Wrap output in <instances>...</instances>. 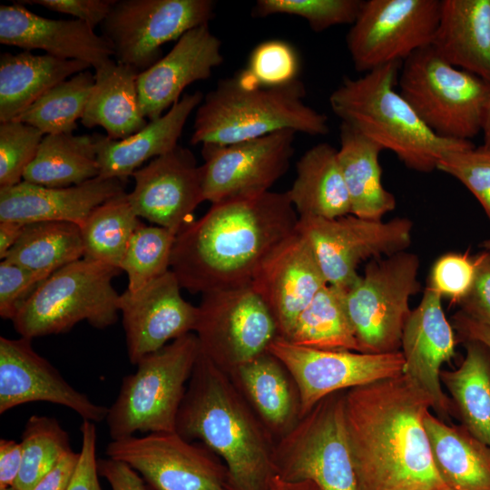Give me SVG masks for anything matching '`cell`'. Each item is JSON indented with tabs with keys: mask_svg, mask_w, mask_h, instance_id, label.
<instances>
[{
	"mask_svg": "<svg viewBox=\"0 0 490 490\" xmlns=\"http://www.w3.org/2000/svg\"><path fill=\"white\" fill-rule=\"evenodd\" d=\"M211 0H115L101 24L118 63L140 73L162 58V46L189 30L209 24Z\"/></svg>",
	"mask_w": 490,
	"mask_h": 490,
	"instance_id": "5bb4252c",
	"label": "cell"
},
{
	"mask_svg": "<svg viewBox=\"0 0 490 490\" xmlns=\"http://www.w3.org/2000/svg\"><path fill=\"white\" fill-rule=\"evenodd\" d=\"M299 69V58L290 44L269 40L252 51L247 69L239 75L249 83L274 87L297 80Z\"/></svg>",
	"mask_w": 490,
	"mask_h": 490,
	"instance_id": "ee69618b",
	"label": "cell"
},
{
	"mask_svg": "<svg viewBox=\"0 0 490 490\" xmlns=\"http://www.w3.org/2000/svg\"><path fill=\"white\" fill-rule=\"evenodd\" d=\"M338 158L348 191L351 214L381 220L396 208V198L383 185L379 155L383 149L341 122Z\"/></svg>",
	"mask_w": 490,
	"mask_h": 490,
	"instance_id": "1f68e13d",
	"label": "cell"
},
{
	"mask_svg": "<svg viewBox=\"0 0 490 490\" xmlns=\"http://www.w3.org/2000/svg\"><path fill=\"white\" fill-rule=\"evenodd\" d=\"M430 397L407 375L345 391L358 490H451L433 460L424 419Z\"/></svg>",
	"mask_w": 490,
	"mask_h": 490,
	"instance_id": "6da1fadb",
	"label": "cell"
},
{
	"mask_svg": "<svg viewBox=\"0 0 490 490\" xmlns=\"http://www.w3.org/2000/svg\"><path fill=\"white\" fill-rule=\"evenodd\" d=\"M475 269V257L467 253L448 252L433 264L427 284L442 298L460 304L473 286Z\"/></svg>",
	"mask_w": 490,
	"mask_h": 490,
	"instance_id": "bcb514c9",
	"label": "cell"
},
{
	"mask_svg": "<svg viewBox=\"0 0 490 490\" xmlns=\"http://www.w3.org/2000/svg\"><path fill=\"white\" fill-rule=\"evenodd\" d=\"M80 452L70 450L32 490H68L78 465Z\"/></svg>",
	"mask_w": 490,
	"mask_h": 490,
	"instance_id": "f5cc1de1",
	"label": "cell"
},
{
	"mask_svg": "<svg viewBox=\"0 0 490 490\" xmlns=\"http://www.w3.org/2000/svg\"><path fill=\"white\" fill-rule=\"evenodd\" d=\"M23 451L21 443L0 439V489L14 486L21 469Z\"/></svg>",
	"mask_w": 490,
	"mask_h": 490,
	"instance_id": "db71d44e",
	"label": "cell"
},
{
	"mask_svg": "<svg viewBox=\"0 0 490 490\" xmlns=\"http://www.w3.org/2000/svg\"><path fill=\"white\" fill-rule=\"evenodd\" d=\"M437 170L466 186L490 220V148L472 146L448 152L440 160Z\"/></svg>",
	"mask_w": 490,
	"mask_h": 490,
	"instance_id": "f6af8a7d",
	"label": "cell"
},
{
	"mask_svg": "<svg viewBox=\"0 0 490 490\" xmlns=\"http://www.w3.org/2000/svg\"><path fill=\"white\" fill-rule=\"evenodd\" d=\"M66 407L83 420L102 422L108 407L93 402L73 387L32 347V339L0 337V414L29 402Z\"/></svg>",
	"mask_w": 490,
	"mask_h": 490,
	"instance_id": "ffe728a7",
	"label": "cell"
},
{
	"mask_svg": "<svg viewBox=\"0 0 490 490\" xmlns=\"http://www.w3.org/2000/svg\"><path fill=\"white\" fill-rule=\"evenodd\" d=\"M271 490H319L312 482H286L275 475L271 483Z\"/></svg>",
	"mask_w": 490,
	"mask_h": 490,
	"instance_id": "6f0895ef",
	"label": "cell"
},
{
	"mask_svg": "<svg viewBox=\"0 0 490 490\" xmlns=\"http://www.w3.org/2000/svg\"><path fill=\"white\" fill-rule=\"evenodd\" d=\"M140 72L111 59L95 69L94 85L81 123L86 128L103 127L107 136L122 140L144 128L137 88Z\"/></svg>",
	"mask_w": 490,
	"mask_h": 490,
	"instance_id": "f1b7e54d",
	"label": "cell"
},
{
	"mask_svg": "<svg viewBox=\"0 0 490 490\" xmlns=\"http://www.w3.org/2000/svg\"><path fill=\"white\" fill-rule=\"evenodd\" d=\"M18 3L38 5L54 12L70 15L94 29L107 17L115 0H29Z\"/></svg>",
	"mask_w": 490,
	"mask_h": 490,
	"instance_id": "f907efd6",
	"label": "cell"
},
{
	"mask_svg": "<svg viewBox=\"0 0 490 490\" xmlns=\"http://www.w3.org/2000/svg\"><path fill=\"white\" fill-rule=\"evenodd\" d=\"M362 4L361 0H259L252 9V15L299 16L313 31L319 33L335 25L352 24Z\"/></svg>",
	"mask_w": 490,
	"mask_h": 490,
	"instance_id": "b9f144b4",
	"label": "cell"
},
{
	"mask_svg": "<svg viewBox=\"0 0 490 490\" xmlns=\"http://www.w3.org/2000/svg\"><path fill=\"white\" fill-rule=\"evenodd\" d=\"M285 339L310 348L360 352L346 307L345 289L328 284L320 289Z\"/></svg>",
	"mask_w": 490,
	"mask_h": 490,
	"instance_id": "d590c367",
	"label": "cell"
},
{
	"mask_svg": "<svg viewBox=\"0 0 490 490\" xmlns=\"http://www.w3.org/2000/svg\"><path fill=\"white\" fill-rule=\"evenodd\" d=\"M431 47L449 64L490 83V0H442Z\"/></svg>",
	"mask_w": 490,
	"mask_h": 490,
	"instance_id": "4316f807",
	"label": "cell"
},
{
	"mask_svg": "<svg viewBox=\"0 0 490 490\" xmlns=\"http://www.w3.org/2000/svg\"><path fill=\"white\" fill-rule=\"evenodd\" d=\"M345 391L319 401L276 442L275 475L319 490H358L344 416Z\"/></svg>",
	"mask_w": 490,
	"mask_h": 490,
	"instance_id": "30bf717a",
	"label": "cell"
},
{
	"mask_svg": "<svg viewBox=\"0 0 490 490\" xmlns=\"http://www.w3.org/2000/svg\"><path fill=\"white\" fill-rule=\"evenodd\" d=\"M418 257L406 250L371 260L347 289L345 302L362 353L400 351L410 297L421 290Z\"/></svg>",
	"mask_w": 490,
	"mask_h": 490,
	"instance_id": "9c48e42d",
	"label": "cell"
},
{
	"mask_svg": "<svg viewBox=\"0 0 490 490\" xmlns=\"http://www.w3.org/2000/svg\"><path fill=\"white\" fill-rule=\"evenodd\" d=\"M295 134L281 130L229 145L202 144L204 200L215 204L270 191L289 167Z\"/></svg>",
	"mask_w": 490,
	"mask_h": 490,
	"instance_id": "e0dca14e",
	"label": "cell"
},
{
	"mask_svg": "<svg viewBox=\"0 0 490 490\" xmlns=\"http://www.w3.org/2000/svg\"><path fill=\"white\" fill-rule=\"evenodd\" d=\"M482 132L484 134L483 145L490 148V100H489Z\"/></svg>",
	"mask_w": 490,
	"mask_h": 490,
	"instance_id": "680465c9",
	"label": "cell"
},
{
	"mask_svg": "<svg viewBox=\"0 0 490 490\" xmlns=\"http://www.w3.org/2000/svg\"><path fill=\"white\" fill-rule=\"evenodd\" d=\"M175 431L201 442L223 461L230 490H271L276 440L228 373L201 352Z\"/></svg>",
	"mask_w": 490,
	"mask_h": 490,
	"instance_id": "3957f363",
	"label": "cell"
},
{
	"mask_svg": "<svg viewBox=\"0 0 490 490\" xmlns=\"http://www.w3.org/2000/svg\"><path fill=\"white\" fill-rule=\"evenodd\" d=\"M276 442L300 418L299 392L285 366L268 350L228 373Z\"/></svg>",
	"mask_w": 490,
	"mask_h": 490,
	"instance_id": "83f0119b",
	"label": "cell"
},
{
	"mask_svg": "<svg viewBox=\"0 0 490 490\" xmlns=\"http://www.w3.org/2000/svg\"><path fill=\"white\" fill-rule=\"evenodd\" d=\"M441 301V295L427 284L405 324L400 351L404 374L430 397L432 409L446 422L456 411L442 389L440 374L442 366L455 357L456 338Z\"/></svg>",
	"mask_w": 490,
	"mask_h": 490,
	"instance_id": "7402d4cb",
	"label": "cell"
},
{
	"mask_svg": "<svg viewBox=\"0 0 490 490\" xmlns=\"http://www.w3.org/2000/svg\"><path fill=\"white\" fill-rule=\"evenodd\" d=\"M0 490H16V489L14 486H10V487L2 488Z\"/></svg>",
	"mask_w": 490,
	"mask_h": 490,
	"instance_id": "94428289",
	"label": "cell"
},
{
	"mask_svg": "<svg viewBox=\"0 0 490 490\" xmlns=\"http://www.w3.org/2000/svg\"><path fill=\"white\" fill-rule=\"evenodd\" d=\"M175 238L165 228L140 223L120 263L128 277L126 289L136 291L171 270Z\"/></svg>",
	"mask_w": 490,
	"mask_h": 490,
	"instance_id": "60d3db41",
	"label": "cell"
},
{
	"mask_svg": "<svg viewBox=\"0 0 490 490\" xmlns=\"http://www.w3.org/2000/svg\"><path fill=\"white\" fill-rule=\"evenodd\" d=\"M201 354L193 332L142 357L122 380L106 423L113 440L137 432H172L186 387Z\"/></svg>",
	"mask_w": 490,
	"mask_h": 490,
	"instance_id": "8992f818",
	"label": "cell"
},
{
	"mask_svg": "<svg viewBox=\"0 0 490 490\" xmlns=\"http://www.w3.org/2000/svg\"><path fill=\"white\" fill-rule=\"evenodd\" d=\"M23 460L14 487L32 490L72 450L68 433L46 416H31L22 433Z\"/></svg>",
	"mask_w": 490,
	"mask_h": 490,
	"instance_id": "ab89813d",
	"label": "cell"
},
{
	"mask_svg": "<svg viewBox=\"0 0 490 490\" xmlns=\"http://www.w3.org/2000/svg\"><path fill=\"white\" fill-rule=\"evenodd\" d=\"M120 268L81 259L52 273L12 319L16 332L33 339L68 332L86 320L96 328L118 318L119 294L112 285Z\"/></svg>",
	"mask_w": 490,
	"mask_h": 490,
	"instance_id": "ba28073f",
	"label": "cell"
},
{
	"mask_svg": "<svg viewBox=\"0 0 490 490\" xmlns=\"http://www.w3.org/2000/svg\"><path fill=\"white\" fill-rule=\"evenodd\" d=\"M196 335L201 352L223 371L266 352L279 337L269 309L251 285L201 294Z\"/></svg>",
	"mask_w": 490,
	"mask_h": 490,
	"instance_id": "7c38bea8",
	"label": "cell"
},
{
	"mask_svg": "<svg viewBox=\"0 0 490 490\" xmlns=\"http://www.w3.org/2000/svg\"><path fill=\"white\" fill-rule=\"evenodd\" d=\"M296 171L287 192L299 217L335 219L351 214L336 148L328 143L311 147L298 161Z\"/></svg>",
	"mask_w": 490,
	"mask_h": 490,
	"instance_id": "4dcf8cb0",
	"label": "cell"
},
{
	"mask_svg": "<svg viewBox=\"0 0 490 490\" xmlns=\"http://www.w3.org/2000/svg\"><path fill=\"white\" fill-rule=\"evenodd\" d=\"M134 188L129 201L138 217L179 234L191 224L203 201L201 166L194 154L177 145L152 159L132 175Z\"/></svg>",
	"mask_w": 490,
	"mask_h": 490,
	"instance_id": "ac0fdd59",
	"label": "cell"
},
{
	"mask_svg": "<svg viewBox=\"0 0 490 490\" xmlns=\"http://www.w3.org/2000/svg\"><path fill=\"white\" fill-rule=\"evenodd\" d=\"M44 134L17 120L0 124V187L22 181L26 168L35 158Z\"/></svg>",
	"mask_w": 490,
	"mask_h": 490,
	"instance_id": "7bdbcfd3",
	"label": "cell"
},
{
	"mask_svg": "<svg viewBox=\"0 0 490 490\" xmlns=\"http://www.w3.org/2000/svg\"><path fill=\"white\" fill-rule=\"evenodd\" d=\"M0 43L30 51L87 63L94 70L114 56L112 44L78 19L37 15L18 2L0 5Z\"/></svg>",
	"mask_w": 490,
	"mask_h": 490,
	"instance_id": "cb8c5ba5",
	"label": "cell"
},
{
	"mask_svg": "<svg viewBox=\"0 0 490 490\" xmlns=\"http://www.w3.org/2000/svg\"><path fill=\"white\" fill-rule=\"evenodd\" d=\"M170 270L136 291L119 295L127 355L132 364L194 331L198 309L186 301Z\"/></svg>",
	"mask_w": 490,
	"mask_h": 490,
	"instance_id": "d6986e66",
	"label": "cell"
},
{
	"mask_svg": "<svg viewBox=\"0 0 490 490\" xmlns=\"http://www.w3.org/2000/svg\"><path fill=\"white\" fill-rule=\"evenodd\" d=\"M481 247L484 248L485 250H490V238L486 240H485L482 244H481Z\"/></svg>",
	"mask_w": 490,
	"mask_h": 490,
	"instance_id": "91938a15",
	"label": "cell"
},
{
	"mask_svg": "<svg viewBox=\"0 0 490 490\" xmlns=\"http://www.w3.org/2000/svg\"><path fill=\"white\" fill-rule=\"evenodd\" d=\"M402 63H393L352 79L345 77L329 96L333 113L383 150L392 152L407 168L437 170L448 152L474 146L434 133L396 90Z\"/></svg>",
	"mask_w": 490,
	"mask_h": 490,
	"instance_id": "277c9868",
	"label": "cell"
},
{
	"mask_svg": "<svg viewBox=\"0 0 490 490\" xmlns=\"http://www.w3.org/2000/svg\"><path fill=\"white\" fill-rule=\"evenodd\" d=\"M440 5V0L363 1L346 39L355 70L366 74L403 63L431 46Z\"/></svg>",
	"mask_w": 490,
	"mask_h": 490,
	"instance_id": "4fadbf2b",
	"label": "cell"
},
{
	"mask_svg": "<svg viewBox=\"0 0 490 490\" xmlns=\"http://www.w3.org/2000/svg\"><path fill=\"white\" fill-rule=\"evenodd\" d=\"M82 447L75 473L68 490H102L96 457L97 433L93 422L83 420Z\"/></svg>",
	"mask_w": 490,
	"mask_h": 490,
	"instance_id": "c3c4849f",
	"label": "cell"
},
{
	"mask_svg": "<svg viewBox=\"0 0 490 490\" xmlns=\"http://www.w3.org/2000/svg\"><path fill=\"white\" fill-rule=\"evenodd\" d=\"M327 284L310 245L296 230L267 256L250 285L272 315L279 337L287 338L298 316Z\"/></svg>",
	"mask_w": 490,
	"mask_h": 490,
	"instance_id": "44dd1931",
	"label": "cell"
},
{
	"mask_svg": "<svg viewBox=\"0 0 490 490\" xmlns=\"http://www.w3.org/2000/svg\"><path fill=\"white\" fill-rule=\"evenodd\" d=\"M140 223L126 192L97 206L79 226L83 259L120 268L128 242Z\"/></svg>",
	"mask_w": 490,
	"mask_h": 490,
	"instance_id": "74e56055",
	"label": "cell"
},
{
	"mask_svg": "<svg viewBox=\"0 0 490 490\" xmlns=\"http://www.w3.org/2000/svg\"><path fill=\"white\" fill-rule=\"evenodd\" d=\"M400 94L437 136L468 141L483 131L490 83L443 60L431 46L402 63Z\"/></svg>",
	"mask_w": 490,
	"mask_h": 490,
	"instance_id": "52a82bcc",
	"label": "cell"
},
{
	"mask_svg": "<svg viewBox=\"0 0 490 490\" xmlns=\"http://www.w3.org/2000/svg\"><path fill=\"white\" fill-rule=\"evenodd\" d=\"M424 425L436 467L451 490H490V446L430 412Z\"/></svg>",
	"mask_w": 490,
	"mask_h": 490,
	"instance_id": "d6a6232c",
	"label": "cell"
},
{
	"mask_svg": "<svg viewBox=\"0 0 490 490\" xmlns=\"http://www.w3.org/2000/svg\"><path fill=\"white\" fill-rule=\"evenodd\" d=\"M94 82L89 70L78 73L51 88L15 120L37 128L44 135L73 133Z\"/></svg>",
	"mask_w": 490,
	"mask_h": 490,
	"instance_id": "f35d334b",
	"label": "cell"
},
{
	"mask_svg": "<svg viewBox=\"0 0 490 490\" xmlns=\"http://www.w3.org/2000/svg\"><path fill=\"white\" fill-rule=\"evenodd\" d=\"M287 368L299 397L300 417L326 397L404 374L401 351L370 354L295 345L280 337L268 348Z\"/></svg>",
	"mask_w": 490,
	"mask_h": 490,
	"instance_id": "2e32d148",
	"label": "cell"
},
{
	"mask_svg": "<svg viewBox=\"0 0 490 490\" xmlns=\"http://www.w3.org/2000/svg\"><path fill=\"white\" fill-rule=\"evenodd\" d=\"M475 260L473 286L459 305L461 311L490 326V250H485Z\"/></svg>",
	"mask_w": 490,
	"mask_h": 490,
	"instance_id": "681fc988",
	"label": "cell"
},
{
	"mask_svg": "<svg viewBox=\"0 0 490 490\" xmlns=\"http://www.w3.org/2000/svg\"><path fill=\"white\" fill-rule=\"evenodd\" d=\"M127 180L101 176L70 187L25 181L0 187V220L67 221L81 225L97 206L125 192Z\"/></svg>",
	"mask_w": 490,
	"mask_h": 490,
	"instance_id": "d4e9b609",
	"label": "cell"
},
{
	"mask_svg": "<svg viewBox=\"0 0 490 490\" xmlns=\"http://www.w3.org/2000/svg\"><path fill=\"white\" fill-rule=\"evenodd\" d=\"M105 453L139 472L152 490H230L223 461L176 431L112 440Z\"/></svg>",
	"mask_w": 490,
	"mask_h": 490,
	"instance_id": "9a60e30c",
	"label": "cell"
},
{
	"mask_svg": "<svg viewBox=\"0 0 490 490\" xmlns=\"http://www.w3.org/2000/svg\"><path fill=\"white\" fill-rule=\"evenodd\" d=\"M83 258L79 225L67 221L27 223L4 260L41 271L58 269Z\"/></svg>",
	"mask_w": 490,
	"mask_h": 490,
	"instance_id": "8d00e7d4",
	"label": "cell"
},
{
	"mask_svg": "<svg viewBox=\"0 0 490 490\" xmlns=\"http://www.w3.org/2000/svg\"><path fill=\"white\" fill-rule=\"evenodd\" d=\"M222 62L221 42L209 24L186 32L166 55L139 74L137 88L142 115L149 121L161 117L181 99L188 85L210 78Z\"/></svg>",
	"mask_w": 490,
	"mask_h": 490,
	"instance_id": "603a6c76",
	"label": "cell"
},
{
	"mask_svg": "<svg viewBox=\"0 0 490 490\" xmlns=\"http://www.w3.org/2000/svg\"><path fill=\"white\" fill-rule=\"evenodd\" d=\"M99 475L104 477L112 490H147L142 477L131 466L111 458L98 459Z\"/></svg>",
	"mask_w": 490,
	"mask_h": 490,
	"instance_id": "816d5d0a",
	"label": "cell"
},
{
	"mask_svg": "<svg viewBox=\"0 0 490 490\" xmlns=\"http://www.w3.org/2000/svg\"><path fill=\"white\" fill-rule=\"evenodd\" d=\"M54 273V272H53ZM52 272L34 270L2 260L0 263V316L13 319L40 284Z\"/></svg>",
	"mask_w": 490,
	"mask_h": 490,
	"instance_id": "7dc6e473",
	"label": "cell"
},
{
	"mask_svg": "<svg viewBox=\"0 0 490 490\" xmlns=\"http://www.w3.org/2000/svg\"><path fill=\"white\" fill-rule=\"evenodd\" d=\"M91 66L31 51L0 56V122L16 119L47 91Z\"/></svg>",
	"mask_w": 490,
	"mask_h": 490,
	"instance_id": "f546056e",
	"label": "cell"
},
{
	"mask_svg": "<svg viewBox=\"0 0 490 490\" xmlns=\"http://www.w3.org/2000/svg\"><path fill=\"white\" fill-rule=\"evenodd\" d=\"M454 326L465 340L478 342L490 352V326L481 322L463 311L454 317Z\"/></svg>",
	"mask_w": 490,
	"mask_h": 490,
	"instance_id": "11a10c76",
	"label": "cell"
},
{
	"mask_svg": "<svg viewBox=\"0 0 490 490\" xmlns=\"http://www.w3.org/2000/svg\"><path fill=\"white\" fill-rule=\"evenodd\" d=\"M299 80L264 87L239 74L220 80L196 109L191 143L229 145L292 130L312 136L326 135L328 117L304 103Z\"/></svg>",
	"mask_w": 490,
	"mask_h": 490,
	"instance_id": "5b68a950",
	"label": "cell"
},
{
	"mask_svg": "<svg viewBox=\"0 0 490 490\" xmlns=\"http://www.w3.org/2000/svg\"><path fill=\"white\" fill-rule=\"evenodd\" d=\"M413 222L398 217L374 220L348 214L335 219L299 217L297 230L305 237L328 285L347 289L359 277L358 265L406 250Z\"/></svg>",
	"mask_w": 490,
	"mask_h": 490,
	"instance_id": "8fae6325",
	"label": "cell"
},
{
	"mask_svg": "<svg viewBox=\"0 0 490 490\" xmlns=\"http://www.w3.org/2000/svg\"><path fill=\"white\" fill-rule=\"evenodd\" d=\"M201 92L186 93L161 117L149 121L138 132L122 140L93 133L99 176L127 180L150 159L173 150L194 109L203 100Z\"/></svg>",
	"mask_w": 490,
	"mask_h": 490,
	"instance_id": "484cf974",
	"label": "cell"
},
{
	"mask_svg": "<svg viewBox=\"0 0 490 490\" xmlns=\"http://www.w3.org/2000/svg\"><path fill=\"white\" fill-rule=\"evenodd\" d=\"M99 176L93 134L44 135L23 181L45 187H70Z\"/></svg>",
	"mask_w": 490,
	"mask_h": 490,
	"instance_id": "836d02e7",
	"label": "cell"
},
{
	"mask_svg": "<svg viewBox=\"0 0 490 490\" xmlns=\"http://www.w3.org/2000/svg\"><path fill=\"white\" fill-rule=\"evenodd\" d=\"M298 220L287 191L211 204L176 235L171 270L193 294L250 286L267 256L296 231Z\"/></svg>",
	"mask_w": 490,
	"mask_h": 490,
	"instance_id": "7a4b0ae2",
	"label": "cell"
},
{
	"mask_svg": "<svg viewBox=\"0 0 490 490\" xmlns=\"http://www.w3.org/2000/svg\"><path fill=\"white\" fill-rule=\"evenodd\" d=\"M25 224L14 220H0V259L4 260L21 237Z\"/></svg>",
	"mask_w": 490,
	"mask_h": 490,
	"instance_id": "9f6ffc18",
	"label": "cell"
},
{
	"mask_svg": "<svg viewBox=\"0 0 490 490\" xmlns=\"http://www.w3.org/2000/svg\"><path fill=\"white\" fill-rule=\"evenodd\" d=\"M466 353L455 370H442L444 383L462 421L471 435L490 446V361L485 348L466 341Z\"/></svg>",
	"mask_w": 490,
	"mask_h": 490,
	"instance_id": "e575fe53",
	"label": "cell"
}]
</instances>
